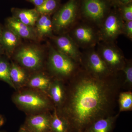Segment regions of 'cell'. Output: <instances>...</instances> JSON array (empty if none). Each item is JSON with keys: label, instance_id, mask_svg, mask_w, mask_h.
I'll list each match as a JSON object with an SVG mask.
<instances>
[{"label": "cell", "instance_id": "8fae6325", "mask_svg": "<svg viewBox=\"0 0 132 132\" xmlns=\"http://www.w3.org/2000/svg\"><path fill=\"white\" fill-rule=\"evenodd\" d=\"M54 42L58 51L81 65L82 53L68 34H63L55 37Z\"/></svg>", "mask_w": 132, "mask_h": 132}, {"label": "cell", "instance_id": "603a6c76", "mask_svg": "<svg viewBox=\"0 0 132 132\" xmlns=\"http://www.w3.org/2000/svg\"><path fill=\"white\" fill-rule=\"evenodd\" d=\"M118 100L119 107V112L132 111V93L131 91L120 92Z\"/></svg>", "mask_w": 132, "mask_h": 132}, {"label": "cell", "instance_id": "ffe728a7", "mask_svg": "<svg viewBox=\"0 0 132 132\" xmlns=\"http://www.w3.org/2000/svg\"><path fill=\"white\" fill-rule=\"evenodd\" d=\"M10 77L15 88L21 87L26 84L28 79L26 71L16 64H10Z\"/></svg>", "mask_w": 132, "mask_h": 132}, {"label": "cell", "instance_id": "d6a6232c", "mask_svg": "<svg viewBox=\"0 0 132 132\" xmlns=\"http://www.w3.org/2000/svg\"><path fill=\"white\" fill-rule=\"evenodd\" d=\"M5 53H4V51H3V49L2 47L0 45V57L2 56V55L4 54Z\"/></svg>", "mask_w": 132, "mask_h": 132}, {"label": "cell", "instance_id": "7c38bea8", "mask_svg": "<svg viewBox=\"0 0 132 132\" xmlns=\"http://www.w3.org/2000/svg\"><path fill=\"white\" fill-rule=\"evenodd\" d=\"M51 118L52 114L46 112L31 114L23 126L30 132H50Z\"/></svg>", "mask_w": 132, "mask_h": 132}, {"label": "cell", "instance_id": "7402d4cb", "mask_svg": "<svg viewBox=\"0 0 132 132\" xmlns=\"http://www.w3.org/2000/svg\"><path fill=\"white\" fill-rule=\"evenodd\" d=\"M60 6L59 0H45L39 6L35 8L40 15H50L58 10Z\"/></svg>", "mask_w": 132, "mask_h": 132}, {"label": "cell", "instance_id": "4dcf8cb0", "mask_svg": "<svg viewBox=\"0 0 132 132\" xmlns=\"http://www.w3.org/2000/svg\"><path fill=\"white\" fill-rule=\"evenodd\" d=\"M5 122V120L4 117L0 114V128L4 125Z\"/></svg>", "mask_w": 132, "mask_h": 132}, {"label": "cell", "instance_id": "6da1fadb", "mask_svg": "<svg viewBox=\"0 0 132 132\" xmlns=\"http://www.w3.org/2000/svg\"><path fill=\"white\" fill-rule=\"evenodd\" d=\"M64 104L57 109L69 132H85L98 120L114 114L123 81L119 72L97 78L81 68L69 80Z\"/></svg>", "mask_w": 132, "mask_h": 132}, {"label": "cell", "instance_id": "d6986e66", "mask_svg": "<svg viewBox=\"0 0 132 132\" xmlns=\"http://www.w3.org/2000/svg\"><path fill=\"white\" fill-rule=\"evenodd\" d=\"M37 38L52 36L53 31L52 19L49 15H40L35 24Z\"/></svg>", "mask_w": 132, "mask_h": 132}, {"label": "cell", "instance_id": "d590c367", "mask_svg": "<svg viewBox=\"0 0 132 132\" xmlns=\"http://www.w3.org/2000/svg\"></svg>", "mask_w": 132, "mask_h": 132}, {"label": "cell", "instance_id": "30bf717a", "mask_svg": "<svg viewBox=\"0 0 132 132\" xmlns=\"http://www.w3.org/2000/svg\"><path fill=\"white\" fill-rule=\"evenodd\" d=\"M15 57L22 66L30 70H37L42 66V52L34 46H26L21 47L16 52Z\"/></svg>", "mask_w": 132, "mask_h": 132}, {"label": "cell", "instance_id": "e575fe53", "mask_svg": "<svg viewBox=\"0 0 132 132\" xmlns=\"http://www.w3.org/2000/svg\"><path fill=\"white\" fill-rule=\"evenodd\" d=\"M0 132H6L4 131H0Z\"/></svg>", "mask_w": 132, "mask_h": 132}, {"label": "cell", "instance_id": "836d02e7", "mask_svg": "<svg viewBox=\"0 0 132 132\" xmlns=\"http://www.w3.org/2000/svg\"><path fill=\"white\" fill-rule=\"evenodd\" d=\"M3 28H4L2 26V25L0 24V36H1V34L2 33Z\"/></svg>", "mask_w": 132, "mask_h": 132}, {"label": "cell", "instance_id": "9a60e30c", "mask_svg": "<svg viewBox=\"0 0 132 132\" xmlns=\"http://www.w3.org/2000/svg\"><path fill=\"white\" fill-rule=\"evenodd\" d=\"M47 94L56 109L60 108L64 104L66 96V87L63 81L57 79L52 81Z\"/></svg>", "mask_w": 132, "mask_h": 132}, {"label": "cell", "instance_id": "cb8c5ba5", "mask_svg": "<svg viewBox=\"0 0 132 132\" xmlns=\"http://www.w3.org/2000/svg\"><path fill=\"white\" fill-rule=\"evenodd\" d=\"M10 64L2 56L0 57V80L7 83L10 86L16 89L10 77Z\"/></svg>", "mask_w": 132, "mask_h": 132}, {"label": "cell", "instance_id": "f1b7e54d", "mask_svg": "<svg viewBox=\"0 0 132 132\" xmlns=\"http://www.w3.org/2000/svg\"><path fill=\"white\" fill-rule=\"evenodd\" d=\"M110 1L112 4L113 7H118L120 5L119 0H110Z\"/></svg>", "mask_w": 132, "mask_h": 132}, {"label": "cell", "instance_id": "4fadbf2b", "mask_svg": "<svg viewBox=\"0 0 132 132\" xmlns=\"http://www.w3.org/2000/svg\"><path fill=\"white\" fill-rule=\"evenodd\" d=\"M6 28L20 38L35 40L37 38L35 30L33 27L26 25L13 16L6 19Z\"/></svg>", "mask_w": 132, "mask_h": 132}, {"label": "cell", "instance_id": "3957f363", "mask_svg": "<svg viewBox=\"0 0 132 132\" xmlns=\"http://www.w3.org/2000/svg\"><path fill=\"white\" fill-rule=\"evenodd\" d=\"M48 64L50 71L57 79L69 80L79 71L81 65L50 46Z\"/></svg>", "mask_w": 132, "mask_h": 132}, {"label": "cell", "instance_id": "4316f807", "mask_svg": "<svg viewBox=\"0 0 132 132\" xmlns=\"http://www.w3.org/2000/svg\"><path fill=\"white\" fill-rule=\"evenodd\" d=\"M123 34L131 40L132 39V21H125L124 23Z\"/></svg>", "mask_w": 132, "mask_h": 132}, {"label": "cell", "instance_id": "1f68e13d", "mask_svg": "<svg viewBox=\"0 0 132 132\" xmlns=\"http://www.w3.org/2000/svg\"><path fill=\"white\" fill-rule=\"evenodd\" d=\"M18 132H30L25 128L23 126H22L19 129V131Z\"/></svg>", "mask_w": 132, "mask_h": 132}, {"label": "cell", "instance_id": "e0dca14e", "mask_svg": "<svg viewBox=\"0 0 132 132\" xmlns=\"http://www.w3.org/2000/svg\"><path fill=\"white\" fill-rule=\"evenodd\" d=\"M13 16L26 25L34 27L39 17L35 8L34 9H21L13 8L11 10Z\"/></svg>", "mask_w": 132, "mask_h": 132}, {"label": "cell", "instance_id": "5bb4252c", "mask_svg": "<svg viewBox=\"0 0 132 132\" xmlns=\"http://www.w3.org/2000/svg\"><path fill=\"white\" fill-rule=\"evenodd\" d=\"M20 42V37L6 28H3L0 36V45L8 56L12 55Z\"/></svg>", "mask_w": 132, "mask_h": 132}, {"label": "cell", "instance_id": "9c48e42d", "mask_svg": "<svg viewBox=\"0 0 132 132\" xmlns=\"http://www.w3.org/2000/svg\"><path fill=\"white\" fill-rule=\"evenodd\" d=\"M81 65L86 71L97 78H106L115 74L110 71L94 48L85 50L82 53Z\"/></svg>", "mask_w": 132, "mask_h": 132}, {"label": "cell", "instance_id": "ba28073f", "mask_svg": "<svg viewBox=\"0 0 132 132\" xmlns=\"http://www.w3.org/2000/svg\"><path fill=\"white\" fill-rule=\"evenodd\" d=\"M97 45V52L110 71L114 73L122 71L126 59L123 52L114 43L100 41Z\"/></svg>", "mask_w": 132, "mask_h": 132}, {"label": "cell", "instance_id": "2e32d148", "mask_svg": "<svg viewBox=\"0 0 132 132\" xmlns=\"http://www.w3.org/2000/svg\"><path fill=\"white\" fill-rule=\"evenodd\" d=\"M120 113L102 118L94 122L85 132H112Z\"/></svg>", "mask_w": 132, "mask_h": 132}, {"label": "cell", "instance_id": "5b68a950", "mask_svg": "<svg viewBox=\"0 0 132 132\" xmlns=\"http://www.w3.org/2000/svg\"><path fill=\"white\" fill-rule=\"evenodd\" d=\"M79 0H69L55 13L52 19L53 31L63 34L71 29L79 16Z\"/></svg>", "mask_w": 132, "mask_h": 132}, {"label": "cell", "instance_id": "7a4b0ae2", "mask_svg": "<svg viewBox=\"0 0 132 132\" xmlns=\"http://www.w3.org/2000/svg\"><path fill=\"white\" fill-rule=\"evenodd\" d=\"M112 7L110 0H80L79 16L83 21L98 29Z\"/></svg>", "mask_w": 132, "mask_h": 132}, {"label": "cell", "instance_id": "484cf974", "mask_svg": "<svg viewBox=\"0 0 132 132\" xmlns=\"http://www.w3.org/2000/svg\"><path fill=\"white\" fill-rule=\"evenodd\" d=\"M124 21H132V3L121 4L117 7Z\"/></svg>", "mask_w": 132, "mask_h": 132}, {"label": "cell", "instance_id": "277c9868", "mask_svg": "<svg viewBox=\"0 0 132 132\" xmlns=\"http://www.w3.org/2000/svg\"><path fill=\"white\" fill-rule=\"evenodd\" d=\"M13 100L20 108L32 114L46 112L52 107L48 98L35 90L19 92L14 95Z\"/></svg>", "mask_w": 132, "mask_h": 132}, {"label": "cell", "instance_id": "d4e9b609", "mask_svg": "<svg viewBox=\"0 0 132 132\" xmlns=\"http://www.w3.org/2000/svg\"><path fill=\"white\" fill-rule=\"evenodd\" d=\"M125 75L123 87L131 91L132 88V62L131 60L126 59V64L122 71Z\"/></svg>", "mask_w": 132, "mask_h": 132}, {"label": "cell", "instance_id": "ac0fdd59", "mask_svg": "<svg viewBox=\"0 0 132 132\" xmlns=\"http://www.w3.org/2000/svg\"><path fill=\"white\" fill-rule=\"evenodd\" d=\"M52 81L44 74L38 73L32 76L28 80L27 84L34 90L47 94Z\"/></svg>", "mask_w": 132, "mask_h": 132}, {"label": "cell", "instance_id": "52a82bcc", "mask_svg": "<svg viewBox=\"0 0 132 132\" xmlns=\"http://www.w3.org/2000/svg\"><path fill=\"white\" fill-rule=\"evenodd\" d=\"M124 23L118 8L113 7L98 28L100 41L114 43L119 36L123 34Z\"/></svg>", "mask_w": 132, "mask_h": 132}, {"label": "cell", "instance_id": "f546056e", "mask_svg": "<svg viewBox=\"0 0 132 132\" xmlns=\"http://www.w3.org/2000/svg\"><path fill=\"white\" fill-rule=\"evenodd\" d=\"M120 4L122 5H126L132 3V0H119Z\"/></svg>", "mask_w": 132, "mask_h": 132}, {"label": "cell", "instance_id": "83f0119b", "mask_svg": "<svg viewBox=\"0 0 132 132\" xmlns=\"http://www.w3.org/2000/svg\"><path fill=\"white\" fill-rule=\"evenodd\" d=\"M28 1L32 3L35 6V7L39 6L44 2L45 0H27Z\"/></svg>", "mask_w": 132, "mask_h": 132}, {"label": "cell", "instance_id": "8992f818", "mask_svg": "<svg viewBox=\"0 0 132 132\" xmlns=\"http://www.w3.org/2000/svg\"><path fill=\"white\" fill-rule=\"evenodd\" d=\"M79 48H93L100 42L98 29L85 22H76L68 34Z\"/></svg>", "mask_w": 132, "mask_h": 132}, {"label": "cell", "instance_id": "44dd1931", "mask_svg": "<svg viewBox=\"0 0 132 132\" xmlns=\"http://www.w3.org/2000/svg\"><path fill=\"white\" fill-rule=\"evenodd\" d=\"M50 127L52 132H69L68 125L65 120L59 115L56 108H54L52 114Z\"/></svg>", "mask_w": 132, "mask_h": 132}]
</instances>
